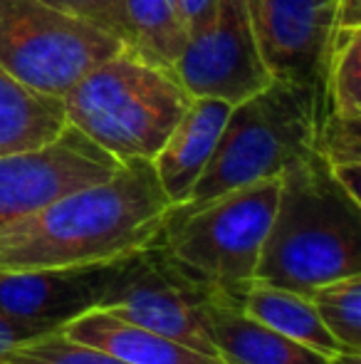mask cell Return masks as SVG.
Masks as SVG:
<instances>
[{"instance_id":"obj_20","label":"cell","mask_w":361,"mask_h":364,"mask_svg":"<svg viewBox=\"0 0 361 364\" xmlns=\"http://www.w3.org/2000/svg\"><path fill=\"white\" fill-rule=\"evenodd\" d=\"M3 364H129L119 357L109 355L104 350H96L91 345H82L60 330L45 332L33 340L15 347Z\"/></svg>"},{"instance_id":"obj_25","label":"cell","mask_w":361,"mask_h":364,"mask_svg":"<svg viewBox=\"0 0 361 364\" xmlns=\"http://www.w3.org/2000/svg\"><path fill=\"white\" fill-rule=\"evenodd\" d=\"M334 28H361V0H337Z\"/></svg>"},{"instance_id":"obj_11","label":"cell","mask_w":361,"mask_h":364,"mask_svg":"<svg viewBox=\"0 0 361 364\" xmlns=\"http://www.w3.org/2000/svg\"><path fill=\"white\" fill-rule=\"evenodd\" d=\"M124 258L79 268L0 275V310L43 332L62 330L77 315L99 307Z\"/></svg>"},{"instance_id":"obj_18","label":"cell","mask_w":361,"mask_h":364,"mask_svg":"<svg viewBox=\"0 0 361 364\" xmlns=\"http://www.w3.org/2000/svg\"><path fill=\"white\" fill-rule=\"evenodd\" d=\"M319 109L361 119V28H334Z\"/></svg>"},{"instance_id":"obj_7","label":"cell","mask_w":361,"mask_h":364,"mask_svg":"<svg viewBox=\"0 0 361 364\" xmlns=\"http://www.w3.org/2000/svg\"><path fill=\"white\" fill-rule=\"evenodd\" d=\"M208 297L151 240L146 248L121 260L99 307L203 355L221 357L208 330Z\"/></svg>"},{"instance_id":"obj_23","label":"cell","mask_w":361,"mask_h":364,"mask_svg":"<svg viewBox=\"0 0 361 364\" xmlns=\"http://www.w3.org/2000/svg\"><path fill=\"white\" fill-rule=\"evenodd\" d=\"M38 335H45L40 327L28 325V322H23V320H15L8 312L0 310V364L5 362V357H8L15 347H20L23 342L33 340V337H38Z\"/></svg>"},{"instance_id":"obj_16","label":"cell","mask_w":361,"mask_h":364,"mask_svg":"<svg viewBox=\"0 0 361 364\" xmlns=\"http://www.w3.org/2000/svg\"><path fill=\"white\" fill-rule=\"evenodd\" d=\"M65 124L62 100L28 90L0 68V156L48 144Z\"/></svg>"},{"instance_id":"obj_13","label":"cell","mask_w":361,"mask_h":364,"mask_svg":"<svg viewBox=\"0 0 361 364\" xmlns=\"http://www.w3.org/2000/svg\"><path fill=\"white\" fill-rule=\"evenodd\" d=\"M231 107L233 105L213 97H193L171 129L169 139L151 159L156 178L174 206L186 201L191 188L196 186L226 127Z\"/></svg>"},{"instance_id":"obj_9","label":"cell","mask_w":361,"mask_h":364,"mask_svg":"<svg viewBox=\"0 0 361 364\" xmlns=\"http://www.w3.org/2000/svg\"><path fill=\"white\" fill-rule=\"evenodd\" d=\"M174 77L191 97H213L228 105L270 85L272 75L257 53L245 0H218L211 25L186 40Z\"/></svg>"},{"instance_id":"obj_1","label":"cell","mask_w":361,"mask_h":364,"mask_svg":"<svg viewBox=\"0 0 361 364\" xmlns=\"http://www.w3.org/2000/svg\"><path fill=\"white\" fill-rule=\"evenodd\" d=\"M171 206L154 164L126 161L106 181L0 225V275L119 260L159 235Z\"/></svg>"},{"instance_id":"obj_2","label":"cell","mask_w":361,"mask_h":364,"mask_svg":"<svg viewBox=\"0 0 361 364\" xmlns=\"http://www.w3.org/2000/svg\"><path fill=\"white\" fill-rule=\"evenodd\" d=\"M361 273V201L347 193L314 149L279 171L277 206L255 280L309 295Z\"/></svg>"},{"instance_id":"obj_12","label":"cell","mask_w":361,"mask_h":364,"mask_svg":"<svg viewBox=\"0 0 361 364\" xmlns=\"http://www.w3.org/2000/svg\"><path fill=\"white\" fill-rule=\"evenodd\" d=\"M208 330L223 364H361L359 355L327 357L289 340L226 297H208Z\"/></svg>"},{"instance_id":"obj_19","label":"cell","mask_w":361,"mask_h":364,"mask_svg":"<svg viewBox=\"0 0 361 364\" xmlns=\"http://www.w3.org/2000/svg\"><path fill=\"white\" fill-rule=\"evenodd\" d=\"M319 320L347 352L361 350V273L329 280L309 292Z\"/></svg>"},{"instance_id":"obj_8","label":"cell","mask_w":361,"mask_h":364,"mask_svg":"<svg viewBox=\"0 0 361 364\" xmlns=\"http://www.w3.org/2000/svg\"><path fill=\"white\" fill-rule=\"evenodd\" d=\"M109 151L65 124L48 144L0 156V225L18 220L119 171Z\"/></svg>"},{"instance_id":"obj_14","label":"cell","mask_w":361,"mask_h":364,"mask_svg":"<svg viewBox=\"0 0 361 364\" xmlns=\"http://www.w3.org/2000/svg\"><path fill=\"white\" fill-rule=\"evenodd\" d=\"M65 337L91 345L129 364H223L221 357L203 355L176 340L126 322L101 307L77 315L62 327Z\"/></svg>"},{"instance_id":"obj_6","label":"cell","mask_w":361,"mask_h":364,"mask_svg":"<svg viewBox=\"0 0 361 364\" xmlns=\"http://www.w3.org/2000/svg\"><path fill=\"white\" fill-rule=\"evenodd\" d=\"M121 40L43 0H0V68L28 90L62 100Z\"/></svg>"},{"instance_id":"obj_24","label":"cell","mask_w":361,"mask_h":364,"mask_svg":"<svg viewBox=\"0 0 361 364\" xmlns=\"http://www.w3.org/2000/svg\"><path fill=\"white\" fill-rule=\"evenodd\" d=\"M216 5L218 0H179V15L186 40L211 25L213 15H216Z\"/></svg>"},{"instance_id":"obj_4","label":"cell","mask_w":361,"mask_h":364,"mask_svg":"<svg viewBox=\"0 0 361 364\" xmlns=\"http://www.w3.org/2000/svg\"><path fill=\"white\" fill-rule=\"evenodd\" d=\"M193 97L176 77L121 50L62 97L65 122L116 161L156 156Z\"/></svg>"},{"instance_id":"obj_10","label":"cell","mask_w":361,"mask_h":364,"mask_svg":"<svg viewBox=\"0 0 361 364\" xmlns=\"http://www.w3.org/2000/svg\"><path fill=\"white\" fill-rule=\"evenodd\" d=\"M245 8L272 80L322 85L337 0H245Z\"/></svg>"},{"instance_id":"obj_5","label":"cell","mask_w":361,"mask_h":364,"mask_svg":"<svg viewBox=\"0 0 361 364\" xmlns=\"http://www.w3.org/2000/svg\"><path fill=\"white\" fill-rule=\"evenodd\" d=\"M319 117V87L272 80L265 90L231 107L218 144L179 206H201L260 178L279 176L309 151Z\"/></svg>"},{"instance_id":"obj_22","label":"cell","mask_w":361,"mask_h":364,"mask_svg":"<svg viewBox=\"0 0 361 364\" xmlns=\"http://www.w3.org/2000/svg\"><path fill=\"white\" fill-rule=\"evenodd\" d=\"M43 3L52 5L57 10H65V13L94 25V28L114 35L129 50L131 33H129V20H126L124 0H43Z\"/></svg>"},{"instance_id":"obj_21","label":"cell","mask_w":361,"mask_h":364,"mask_svg":"<svg viewBox=\"0 0 361 364\" xmlns=\"http://www.w3.org/2000/svg\"><path fill=\"white\" fill-rule=\"evenodd\" d=\"M312 149L332 168L361 164V119L319 109Z\"/></svg>"},{"instance_id":"obj_15","label":"cell","mask_w":361,"mask_h":364,"mask_svg":"<svg viewBox=\"0 0 361 364\" xmlns=\"http://www.w3.org/2000/svg\"><path fill=\"white\" fill-rule=\"evenodd\" d=\"M240 307L257 322L272 327L274 332L294 342H302V345L312 347L327 357H339L347 352L334 340L332 332L324 327L307 295L255 280L248 288ZM349 355H354V352H349Z\"/></svg>"},{"instance_id":"obj_17","label":"cell","mask_w":361,"mask_h":364,"mask_svg":"<svg viewBox=\"0 0 361 364\" xmlns=\"http://www.w3.org/2000/svg\"><path fill=\"white\" fill-rule=\"evenodd\" d=\"M129 20V53L156 65L174 77L186 33L179 15V0H124Z\"/></svg>"},{"instance_id":"obj_3","label":"cell","mask_w":361,"mask_h":364,"mask_svg":"<svg viewBox=\"0 0 361 364\" xmlns=\"http://www.w3.org/2000/svg\"><path fill=\"white\" fill-rule=\"evenodd\" d=\"M279 176L216 196L201 206H171L156 243L208 295L240 305L277 206Z\"/></svg>"}]
</instances>
